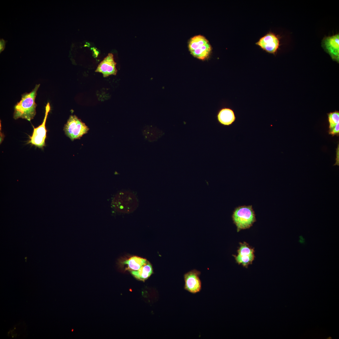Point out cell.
Returning <instances> with one entry per match:
<instances>
[{
    "label": "cell",
    "mask_w": 339,
    "mask_h": 339,
    "mask_svg": "<svg viewBox=\"0 0 339 339\" xmlns=\"http://www.w3.org/2000/svg\"><path fill=\"white\" fill-rule=\"evenodd\" d=\"M40 86V84H36L30 93H25L22 95L21 100L14 107V119L21 118L30 121L34 118L36 114L37 106L35 99Z\"/></svg>",
    "instance_id": "obj_1"
},
{
    "label": "cell",
    "mask_w": 339,
    "mask_h": 339,
    "mask_svg": "<svg viewBox=\"0 0 339 339\" xmlns=\"http://www.w3.org/2000/svg\"><path fill=\"white\" fill-rule=\"evenodd\" d=\"M139 202L135 193L129 191H119L113 197L111 202L112 208L117 212L129 213L137 208Z\"/></svg>",
    "instance_id": "obj_2"
},
{
    "label": "cell",
    "mask_w": 339,
    "mask_h": 339,
    "mask_svg": "<svg viewBox=\"0 0 339 339\" xmlns=\"http://www.w3.org/2000/svg\"><path fill=\"white\" fill-rule=\"evenodd\" d=\"M232 218L237 232L248 229L256 221L255 211L252 205L239 206L233 211Z\"/></svg>",
    "instance_id": "obj_3"
},
{
    "label": "cell",
    "mask_w": 339,
    "mask_h": 339,
    "mask_svg": "<svg viewBox=\"0 0 339 339\" xmlns=\"http://www.w3.org/2000/svg\"><path fill=\"white\" fill-rule=\"evenodd\" d=\"M189 49L191 54L194 57L204 60L209 56L212 50L209 41L202 35L193 36L189 43Z\"/></svg>",
    "instance_id": "obj_4"
},
{
    "label": "cell",
    "mask_w": 339,
    "mask_h": 339,
    "mask_svg": "<svg viewBox=\"0 0 339 339\" xmlns=\"http://www.w3.org/2000/svg\"><path fill=\"white\" fill-rule=\"evenodd\" d=\"M89 130L85 124L75 115L70 116L64 128L66 135L72 140L79 138Z\"/></svg>",
    "instance_id": "obj_5"
},
{
    "label": "cell",
    "mask_w": 339,
    "mask_h": 339,
    "mask_svg": "<svg viewBox=\"0 0 339 339\" xmlns=\"http://www.w3.org/2000/svg\"><path fill=\"white\" fill-rule=\"evenodd\" d=\"M50 109V103L48 102L45 107V115L42 123L36 128L34 127L32 136L30 137L29 143L39 148H42L45 146L47 132L45 124Z\"/></svg>",
    "instance_id": "obj_6"
},
{
    "label": "cell",
    "mask_w": 339,
    "mask_h": 339,
    "mask_svg": "<svg viewBox=\"0 0 339 339\" xmlns=\"http://www.w3.org/2000/svg\"><path fill=\"white\" fill-rule=\"evenodd\" d=\"M280 42L279 37L270 31L260 38L256 44L266 52L275 55L279 48Z\"/></svg>",
    "instance_id": "obj_7"
},
{
    "label": "cell",
    "mask_w": 339,
    "mask_h": 339,
    "mask_svg": "<svg viewBox=\"0 0 339 339\" xmlns=\"http://www.w3.org/2000/svg\"><path fill=\"white\" fill-rule=\"evenodd\" d=\"M201 272L193 269L184 275L185 281L184 289L190 293L196 294L202 289V282L200 278Z\"/></svg>",
    "instance_id": "obj_8"
},
{
    "label": "cell",
    "mask_w": 339,
    "mask_h": 339,
    "mask_svg": "<svg viewBox=\"0 0 339 339\" xmlns=\"http://www.w3.org/2000/svg\"><path fill=\"white\" fill-rule=\"evenodd\" d=\"M322 47L330 54L332 59L339 60V35L325 37L322 41Z\"/></svg>",
    "instance_id": "obj_9"
},
{
    "label": "cell",
    "mask_w": 339,
    "mask_h": 339,
    "mask_svg": "<svg viewBox=\"0 0 339 339\" xmlns=\"http://www.w3.org/2000/svg\"><path fill=\"white\" fill-rule=\"evenodd\" d=\"M116 64L113 54L109 53L99 64L95 71L102 73L104 77L111 75H115L117 71Z\"/></svg>",
    "instance_id": "obj_10"
},
{
    "label": "cell",
    "mask_w": 339,
    "mask_h": 339,
    "mask_svg": "<svg viewBox=\"0 0 339 339\" xmlns=\"http://www.w3.org/2000/svg\"><path fill=\"white\" fill-rule=\"evenodd\" d=\"M218 122L224 126H229L235 121L236 117L233 110L228 107H223L218 111L217 116Z\"/></svg>",
    "instance_id": "obj_11"
},
{
    "label": "cell",
    "mask_w": 339,
    "mask_h": 339,
    "mask_svg": "<svg viewBox=\"0 0 339 339\" xmlns=\"http://www.w3.org/2000/svg\"><path fill=\"white\" fill-rule=\"evenodd\" d=\"M147 262L145 259L133 256L127 259H121L120 260L119 265L122 267L126 266V270L129 271H136L139 269Z\"/></svg>",
    "instance_id": "obj_12"
},
{
    "label": "cell",
    "mask_w": 339,
    "mask_h": 339,
    "mask_svg": "<svg viewBox=\"0 0 339 339\" xmlns=\"http://www.w3.org/2000/svg\"><path fill=\"white\" fill-rule=\"evenodd\" d=\"M132 276L137 279L144 281L148 279L152 274V266L148 261L139 269L130 271Z\"/></svg>",
    "instance_id": "obj_13"
},
{
    "label": "cell",
    "mask_w": 339,
    "mask_h": 339,
    "mask_svg": "<svg viewBox=\"0 0 339 339\" xmlns=\"http://www.w3.org/2000/svg\"><path fill=\"white\" fill-rule=\"evenodd\" d=\"M237 252V256L245 258L255 256L254 249L245 242L240 243Z\"/></svg>",
    "instance_id": "obj_14"
},
{
    "label": "cell",
    "mask_w": 339,
    "mask_h": 339,
    "mask_svg": "<svg viewBox=\"0 0 339 339\" xmlns=\"http://www.w3.org/2000/svg\"><path fill=\"white\" fill-rule=\"evenodd\" d=\"M328 116L329 123L328 132H329L334 128L338 123H339V112L338 111L330 112L328 114Z\"/></svg>",
    "instance_id": "obj_15"
},
{
    "label": "cell",
    "mask_w": 339,
    "mask_h": 339,
    "mask_svg": "<svg viewBox=\"0 0 339 339\" xmlns=\"http://www.w3.org/2000/svg\"><path fill=\"white\" fill-rule=\"evenodd\" d=\"M329 134L331 135L332 136L336 135L337 136L339 135V123H338L335 126L334 128L331 131L328 132Z\"/></svg>",
    "instance_id": "obj_16"
},
{
    "label": "cell",
    "mask_w": 339,
    "mask_h": 339,
    "mask_svg": "<svg viewBox=\"0 0 339 339\" xmlns=\"http://www.w3.org/2000/svg\"><path fill=\"white\" fill-rule=\"evenodd\" d=\"M299 240H298V242L302 245H305V239L303 236L302 235H300L299 236Z\"/></svg>",
    "instance_id": "obj_17"
},
{
    "label": "cell",
    "mask_w": 339,
    "mask_h": 339,
    "mask_svg": "<svg viewBox=\"0 0 339 339\" xmlns=\"http://www.w3.org/2000/svg\"><path fill=\"white\" fill-rule=\"evenodd\" d=\"M4 45V41L3 40H1L0 41V51H2L3 50Z\"/></svg>",
    "instance_id": "obj_18"
}]
</instances>
